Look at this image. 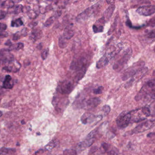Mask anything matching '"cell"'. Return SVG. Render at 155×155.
<instances>
[{
	"label": "cell",
	"mask_w": 155,
	"mask_h": 155,
	"mask_svg": "<svg viewBox=\"0 0 155 155\" xmlns=\"http://www.w3.org/2000/svg\"><path fill=\"white\" fill-rule=\"evenodd\" d=\"M88 63V60L85 55L76 58L71 62L70 68L71 70L77 72L75 76L77 81H79L84 75Z\"/></svg>",
	"instance_id": "6da1fadb"
},
{
	"label": "cell",
	"mask_w": 155,
	"mask_h": 155,
	"mask_svg": "<svg viewBox=\"0 0 155 155\" xmlns=\"http://www.w3.org/2000/svg\"><path fill=\"white\" fill-rule=\"evenodd\" d=\"M155 86L154 79L148 80L142 87L140 91L136 96L135 99L136 101L149 98L155 100Z\"/></svg>",
	"instance_id": "7a4b0ae2"
},
{
	"label": "cell",
	"mask_w": 155,
	"mask_h": 155,
	"mask_svg": "<svg viewBox=\"0 0 155 155\" xmlns=\"http://www.w3.org/2000/svg\"><path fill=\"white\" fill-rule=\"evenodd\" d=\"M120 50L118 46L112 47L109 48L96 63V68H102L108 65L109 62L120 52Z\"/></svg>",
	"instance_id": "3957f363"
},
{
	"label": "cell",
	"mask_w": 155,
	"mask_h": 155,
	"mask_svg": "<svg viewBox=\"0 0 155 155\" xmlns=\"http://www.w3.org/2000/svg\"><path fill=\"white\" fill-rule=\"evenodd\" d=\"M101 5V1H100L87 8L76 16V21L79 23L86 21L98 11Z\"/></svg>",
	"instance_id": "277c9868"
},
{
	"label": "cell",
	"mask_w": 155,
	"mask_h": 155,
	"mask_svg": "<svg viewBox=\"0 0 155 155\" xmlns=\"http://www.w3.org/2000/svg\"><path fill=\"white\" fill-rule=\"evenodd\" d=\"M132 50L131 48H128L122 54L119 59L116 61L113 66V69L115 70L120 71L122 69L129 61L132 56Z\"/></svg>",
	"instance_id": "5b68a950"
},
{
	"label": "cell",
	"mask_w": 155,
	"mask_h": 155,
	"mask_svg": "<svg viewBox=\"0 0 155 155\" xmlns=\"http://www.w3.org/2000/svg\"><path fill=\"white\" fill-rule=\"evenodd\" d=\"M131 119V112H123L119 114L116 119L118 127L120 129L127 127L130 123Z\"/></svg>",
	"instance_id": "8992f818"
},
{
	"label": "cell",
	"mask_w": 155,
	"mask_h": 155,
	"mask_svg": "<svg viewBox=\"0 0 155 155\" xmlns=\"http://www.w3.org/2000/svg\"><path fill=\"white\" fill-rule=\"evenodd\" d=\"M144 64L145 63L143 61H141L136 63V64L133 65L132 67L128 68L123 73L122 80H126L132 77V76L136 73L138 70L144 66Z\"/></svg>",
	"instance_id": "52a82bcc"
},
{
	"label": "cell",
	"mask_w": 155,
	"mask_h": 155,
	"mask_svg": "<svg viewBox=\"0 0 155 155\" xmlns=\"http://www.w3.org/2000/svg\"><path fill=\"white\" fill-rule=\"evenodd\" d=\"M75 87L74 83L70 80H65L59 83L57 87L59 92L62 94H69Z\"/></svg>",
	"instance_id": "ba28073f"
},
{
	"label": "cell",
	"mask_w": 155,
	"mask_h": 155,
	"mask_svg": "<svg viewBox=\"0 0 155 155\" xmlns=\"http://www.w3.org/2000/svg\"><path fill=\"white\" fill-rule=\"evenodd\" d=\"M155 126V120H149L145 122H142L137 126L132 131V134L146 132L153 128Z\"/></svg>",
	"instance_id": "9c48e42d"
},
{
	"label": "cell",
	"mask_w": 155,
	"mask_h": 155,
	"mask_svg": "<svg viewBox=\"0 0 155 155\" xmlns=\"http://www.w3.org/2000/svg\"><path fill=\"white\" fill-rule=\"evenodd\" d=\"M148 70V68L146 67L143 66L140 69H139L137 71V72L134 75L132 76V78L125 84V88H129L133 85V82H134L136 80L141 79V78L143 77L147 72Z\"/></svg>",
	"instance_id": "30bf717a"
},
{
	"label": "cell",
	"mask_w": 155,
	"mask_h": 155,
	"mask_svg": "<svg viewBox=\"0 0 155 155\" xmlns=\"http://www.w3.org/2000/svg\"><path fill=\"white\" fill-rule=\"evenodd\" d=\"M136 12L141 16H150L155 12L154 5H145L138 8L136 10Z\"/></svg>",
	"instance_id": "8fae6325"
},
{
	"label": "cell",
	"mask_w": 155,
	"mask_h": 155,
	"mask_svg": "<svg viewBox=\"0 0 155 155\" xmlns=\"http://www.w3.org/2000/svg\"><path fill=\"white\" fill-rule=\"evenodd\" d=\"M102 117L101 115L96 116L93 114L89 112L85 113L81 117L80 120L81 122L85 125L94 122L96 120L100 121L102 120Z\"/></svg>",
	"instance_id": "7c38bea8"
},
{
	"label": "cell",
	"mask_w": 155,
	"mask_h": 155,
	"mask_svg": "<svg viewBox=\"0 0 155 155\" xmlns=\"http://www.w3.org/2000/svg\"><path fill=\"white\" fill-rule=\"evenodd\" d=\"M13 56L8 50L3 49L0 51V63H8L13 60Z\"/></svg>",
	"instance_id": "4fadbf2b"
},
{
	"label": "cell",
	"mask_w": 155,
	"mask_h": 155,
	"mask_svg": "<svg viewBox=\"0 0 155 155\" xmlns=\"http://www.w3.org/2000/svg\"><path fill=\"white\" fill-rule=\"evenodd\" d=\"M21 67L20 64L17 61H12L8 63V65L3 68V69L8 72H16L19 71Z\"/></svg>",
	"instance_id": "5bb4252c"
},
{
	"label": "cell",
	"mask_w": 155,
	"mask_h": 155,
	"mask_svg": "<svg viewBox=\"0 0 155 155\" xmlns=\"http://www.w3.org/2000/svg\"><path fill=\"white\" fill-rule=\"evenodd\" d=\"M101 102V100L98 97L90 98L85 102V107L88 109H92L98 107Z\"/></svg>",
	"instance_id": "9a60e30c"
},
{
	"label": "cell",
	"mask_w": 155,
	"mask_h": 155,
	"mask_svg": "<svg viewBox=\"0 0 155 155\" xmlns=\"http://www.w3.org/2000/svg\"><path fill=\"white\" fill-rule=\"evenodd\" d=\"M106 22L103 17L98 20L93 25V31L95 33H100L103 31L104 26Z\"/></svg>",
	"instance_id": "2e32d148"
},
{
	"label": "cell",
	"mask_w": 155,
	"mask_h": 155,
	"mask_svg": "<svg viewBox=\"0 0 155 155\" xmlns=\"http://www.w3.org/2000/svg\"><path fill=\"white\" fill-rule=\"evenodd\" d=\"M115 9V6L113 4L110 5L105 10L103 16H102L106 22H107L110 20L112 16L114 11Z\"/></svg>",
	"instance_id": "e0dca14e"
},
{
	"label": "cell",
	"mask_w": 155,
	"mask_h": 155,
	"mask_svg": "<svg viewBox=\"0 0 155 155\" xmlns=\"http://www.w3.org/2000/svg\"><path fill=\"white\" fill-rule=\"evenodd\" d=\"M14 86V82L12 77L8 75L5 76V80L3 83V87L6 89H11Z\"/></svg>",
	"instance_id": "ac0fdd59"
},
{
	"label": "cell",
	"mask_w": 155,
	"mask_h": 155,
	"mask_svg": "<svg viewBox=\"0 0 155 155\" xmlns=\"http://www.w3.org/2000/svg\"><path fill=\"white\" fill-rule=\"evenodd\" d=\"M94 138H86L84 141L80 142L78 144V147L79 148H85L88 147L92 145L94 142Z\"/></svg>",
	"instance_id": "d6986e66"
},
{
	"label": "cell",
	"mask_w": 155,
	"mask_h": 155,
	"mask_svg": "<svg viewBox=\"0 0 155 155\" xmlns=\"http://www.w3.org/2000/svg\"><path fill=\"white\" fill-rule=\"evenodd\" d=\"M42 31L38 29H35L32 31L30 35V38L33 41H36L42 37Z\"/></svg>",
	"instance_id": "ffe728a7"
},
{
	"label": "cell",
	"mask_w": 155,
	"mask_h": 155,
	"mask_svg": "<svg viewBox=\"0 0 155 155\" xmlns=\"http://www.w3.org/2000/svg\"><path fill=\"white\" fill-rule=\"evenodd\" d=\"M75 34L74 31L70 28H66L65 29L62 36L67 41L70 40Z\"/></svg>",
	"instance_id": "44dd1931"
},
{
	"label": "cell",
	"mask_w": 155,
	"mask_h": 155,
	"mask_svg": "<svg viewBox=\"0 0 155 155\" xmlns=\"http://www.w3.org/2000/svg\"><path fill=\"white\" fill-rule=\"evenodd\" d=\"M61 14L60 13L58 12L56 15L52 16L51 17H50L49 19H47V21L45 22V23H44V26L45 27H46L51 26L54 22L55 19H56L57 17L61 15Z\"/></svg>",
	"instance_id": "7402d4cb"
},
{
	"label": "cell",
	"mask_w": 155,
	"mask_h": 155,
	"mask_svg": "<svg viewBox=\"0 0 155 155\" xmlns=\"http://www.w3.org/2000/svg\"><path fill=\"white\" fill-rule=\"evenodd\" d=\"M27 30L25 28L22 29L21 32H17L16 33H15L13 36V40L14 41H17L20 39L21 36H27Z\"/></svg>",
	"instance_id": "603a6c76"
},
{
	"label": "cell",
	"mask_w": 155,
	"mask_h": 155,
	"mask_svg": "<svg viewBox=\"0 0 155 155\" xmlns=\"http://www.w3.org/2000/svg\"><path fill=\"white\" fill-rule=\"evenodd\" d=\"M111 146L109 144H108L107 143H103L102 144L101 148V150L102 151L101 153H104L105 152H107L108 154V153L112 150L111 149Z\"/></svg>",
	"instance_id": "cb8c5ba5"
},
{
	"label": "cell",
	"mask_w": 155,
	"mask_h": 155,
	"mask_svg": "<svg viewBox=\"0 0 155 155\" xmlns=\"http://www.w3.org/2000/svg\"><path fill=\"white\" fill-rule=\"evenodd\" d=\"M14 5V1L13 0H6L1 4V6L5 8H11Z\"/></svg>",
	"instance_id": "d4e9b609"
},
{
	"label": "cell",
	"mask_w": 155,
	"mask_h": 155,
	"mask_svg": "<svg viewBox=\"0 0 155 155\" xmlns=\"http://www.w3.org/2000/svg\"><path fill=\"white\" fill-rule=\"evenodd\" d=\"M67 40H66L65 38L61 36L59 39V41H58V44L59 46L61 48H64L67 46Z\"/></svg>",
	"instance_id": "484cf974"
},
{
	"label": "cell",
	"mask_w": 155,
	"mask_h": 155,
	"mask_svg": "<svg viewBox=\"0 0 155 155\" xmlns=\"http://www.w3.org/2000/svg\"><path fill=\"white\" fill-rule=\"evenodd\" d=\"M13 8V11L12 13L15 14H18L22 12L23 6L22 5H17L16 6L14 5L13 7H11Z\"/></svg>",
	"instance_id": "4316f807"
},
{
	"label": "cell",
	"mask_w": 155,
	"mask_h": 155,
	"mask_svg": "<svg viewBox=\"0 0 155 155\" xmlns=\"http://www.w3.org/2000/svg\"><path fill=\"white\" fill-rule=\"evenodd\" d=\"M23 22L22 21L20 18L12 21L11 22V26L12 27H19L22 26Z\"/></svg>",
	"instance_id": "83f0119b"
},
{
	"label": "cell",
	"mask_w": 155,
	"mask_h": 155,
	"mask_svg": "<svg viewBox=\"0 0 155 155\" xmlns=\"http://www.w3.org/2000/svg\"><path fill=\"white\" fill-rule=\"evenodd\" d=\"M57 145V141L55 140H53L49 142L47 146H46L45 148L47 150H52L54 147Z\"/></svg>",
	"instance_id": "f1b7e54d"
},
{
	"label": "cell",
	"mask_w": 155,
	"mask_h": 155,
	"mask_svg": "<svg viewBox=\"0 0 155 155\" xmlns=\"http://www.w3.org/2000/svg\"><path fill=\"white\" fill-rule=\"evenodd\" d=\"M24 47V44L23 43L19 42L16 44H15L14 45H12L11 46L10 48L11 50H15L18 51L21 49H22Z\"/></svg>",
	"instance_id": "f546056e"
},
{
	"label": "cell",
	"mask_w": 155,
	"mask_h": 155,
	"mask_svg": "<svg viewBox=\"0 0 155 155\" xmlns=\"http://www.w3.org/2000/svg\"><path fill=\"white\" fill-rule=\"evenodd\" d=\"M141 112L143 114V115L146 117H149L150 116V108H149L148 107H143L142 108H141Z\"/></svg>",
	"instance_id": "4dcf8cb0"
},
{
	"label": "cell",
	"mask_w": 155,
	"mask_h": 155,
	"mask_svg": "<svg viewBox=\"0 0 155 155\" xmlns=\"http://www.w3.org/2000/svg\"><path fill=\"white\" fill-rule=\"evenodd\" d=\"M63 154L64 155H76L77 152L76 150L72 149H67L63 151Z\"/></svg>",
	"instance_id": "1f68e13d"
},
{
	"label": "cell",
	"mask_w": 155,
	"mask_h": 155,
	"mask_svg": "<svg viewBox=\"0 0 155 155\" xmlns=\"http://www.w3.org/2000/svg\"><path fill=\"white\" fill-rule=\"evenodd\" d=\"M102 111L103 112L105 115H107L111 111V107L109 106L106 105L104 106L102 108Z\"/></svg>",
	"instance_id": "d6a6232c"
},
{
	"label": "cell",
	"mask_w": 155,
	"mask_h": 155,
	"mask_svg": "<svg viewBox=\"0 0 155 155\" xmlns=\"http://www.w3.org/2000/svg\"><path fill=\"white\" fill-rule=\"evenodd\" d=\"M0 152H2L3 154H8L9 152H15L16 150L15 149H10V148H6L5 147H3L0 150Z\"/></svg>",
	"instance_id": "836d02e7"
},
{
	"label": "cell",
	"mask_w": 155,
	"mask_h": 155,
	"mask_svg": "<svg viewBox=\"0 0 155 155\" xmlns=\"http://www.w3.org/2000/svg\"><path fill=\"white\" fill-rule=\"evenodd\" d=\"M103 89L104 87L103 86H99L97 88L93 89V92L94 94H97V95L102 94V93Z\"/></svg>",
	"instance_id": "e575fe53"
},
{
	"label": "cell",
	"mask_w": 155,
	"mask_h": 155,
	"mask_svg": "<svg viewBox=\"0 0 155 155\" xmlns=\"http://www.w3.org/2000/svg\"><path fill=\"white\" fill-rule=\"evenodd\" d=\"M97 132V129H95L94 130L92 131L91 132H90L88 135L86 136L87 138H94L95 137L96 135Z\"/></svg>",
	"instance_id": "d590c367"
},
{
	"label": "cell",
	"mask_w": 155,
	"mask_h": 155,
	"mask_svg": "<svg viewBox=\"0 0 155 155\" xmlns=\"http://www.w3.org/2000/svg\"><path fill=\"white\" fill-rule=\"evenodd\" d=\"M48 54H49V49H48V48L46 49L42 52V54H41V56H42V58L43 60L47 59V56L48 55Z\"/></svg>",
	"instance_id": "8d00e7d4"
},
{
	"label": "cell",
	"mask_w": 155,
	"mask_h": 155,
	"mask_svg": "<svg viewBox=\"0 0 155 155\" xmlns=\"http://www.w3.org/2000/svg\"><path fill=\"white\" fill-rule=\"evenodd\" d=\"M28 16L30 18L34 19L37 16V14L33 10H31L28 11Z\"/></svg>",
	"instance_id": "74e56055"
},
{
	"label": "cell",
	"mask_w": 155,
	"mask_h": 155,
	"mask_svg": "<svg viewBox=\"0 0 155 155\" xmlns=\"http://www.w3.org/2000/svg\"><path fill=\"white\" fill-rule=\"evenodd\" d=\"M8 36V33L5 31H0V37L5 38L7 37Z\"/></svg>",
	"instance_id": "f35d334b"
},
{
	"label": "cell",
	"mask_w": 155,
	"mask_h": 155,
	"mask_svg": "<svg viewBox=\"0 0 155 155\" xmlns=\"http://www.w3.org/2000/svg\"><path fill=\"white\" fill-rule=\"evenodd\" d=\"M6 12L2 10H0V20L5 18V17L6 16Z\"/></svg>",
	"instance_id": "ab89813d"
},
{
	"label": "cell",
	"mask_w": 155,
	"mask_h": 155,
	"mask_svg": "<svg viewBox=\"0 0 155 155\" xmlns=\"http://www.w3.org/2000/svg\"><path fill=\"white\" fill-rule=\"evenodd\" d=\"M7 28V25L4 23H0V31H5Z\"/></svg>",
	"instance_id": "60d3db41"
},
{
	"label": "cell",
	"mask_w": 155,
	"mask_h": 155,
	"mask_svg": "<svg viewBox=\"0 0 155 155\" xmlns=\"http://www.w3.org/2000/svg\"><path fill=\"white\" fill-rule=\"evenodd\" d=\"M148 37L150 39H153L155 38V31L154 30L148 33Z\"/></svg>",
	"instance_id": "b9f144b4"
},
{
	"label": "cell",
	"mask_w": 155,
	"mask_h": 155,
	"mask_svg": "<svg viewBox=\"0 0 155 155\" xmlns=\"http://www.w3.org/2000/svg\"><path fill=\"white\" fill-rule=\"evenodd\" d=\"M97 150V147H94L92 148L91 149V150H90V154H93L95 152H96Z\"/></svg>",
	"instance_id": "7bdbcfd3"
},
{
	"label": "cell",
	"mask_w": 155,
	"mask_h": 155,
	"mask_svg": "<svg viewBox=\"0 0 155 155\" xmlns=\"http://www.w3.org/2000/svg\"><path fill=\"white\" fill-rule=\"evenodd\" d=\"M5 46L11 47L12 45V43L10 40H8L6 42H5Z\"/></svg>",
	"instance_id": "ee69618b"
},
{
	"label": "cell",
	"mask_w": 155,
	"mask_h": 155,
	"mask_svg": "<svg viewBox=\"0 0 155 155\" xmlns=\"http://www.w3.org/2000/svg\"><path fill=\"white\" fill-rule=\"evenodd\" d=\"M115 1V0H107V3L109 4H112Z\"/></svg>",
	"instance_id": "f6af8a7d"
},
{
	"label": "cell",
	"mask_w": 155,
	"mask_h": 155,
	"mask_svg": "<svg viewBox=\"0 0 155 155\" xmlns=\"http://www.w3.org/2000/svg\"><path fill=\"white\" fill-rule=\"evenodd\" d=\"M38 46H39V47H38V49H39V50H41L42 48V44H39V45H38Z\"/></svg>",
	"instance_id": "bcb514c9"
},
{
	"label": "cell",
	"mask_w": 155,
	"mask_h": 155,
	"mask_svg": "<svg viewBox=\"0 0 155 155\" xmlns=\"http://www.w3.org/2000/svg\"><path fill=\"white\" fill-rule=\"evenodd\" d=\"M21 123L22 124H25V122L24 121H21Z\"/></svg>",
	"instance_id": "7dc6e473"
},
{
	"label": "cell",
	"mask_w": 155,
	"mask_h": 155,
	"mask_svg": "<svg viewBox=\"0 0 155 155\" xmlns=\"http://www.w3.org/2000/svg\"><path fill=\"white\" fill-rule=\"evenodd\" d=\"M2 112L1 111H0V118L2 116Z\"/></svg>",
	"instance_id": "c3c4849f"
},
{
	"label": "cell",
	"mask_w": 155,
	"mask_h": 155,
	"mask_svg": "<svg viewBox=\"0 0 155 155\" xmlns=\"http://www.w3.org/2000/svg\"><path fill=\"white\" fill-rule=\"evenodd\" d=\"M125 0H120V1H121V2H124Z\"/></svg>",
	"instance_id": "681fc988"
},
{
	"label": "cell",
	"mask_w": 155,
	"mask_h": 155,
	"mask_svg": "<svg viewBox=\"0 0 155 155\" xmlns=\"http://www.w3.org/2000/svg\"><path fill=\"white\" fill-rule=\"evenodd\" d=\"M90 1H91V2H92V1H94L95 0H89Z\"/></svg>",
	"instance_id": "f907efd6"
}]
</instances>
